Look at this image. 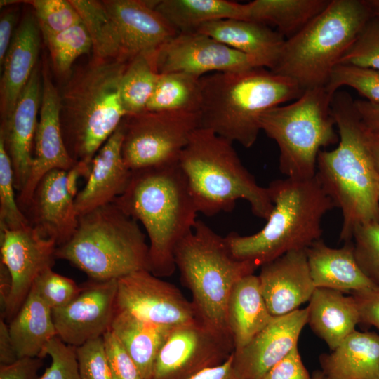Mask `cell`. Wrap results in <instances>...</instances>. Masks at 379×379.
<instances>
[{
    "label": "cell",
    "instance_id": "6da1fadb",
    "mask_svg": "<svg viewBox=\"0 0 379 379\" xmlns=\"http://www.w3.org/2000/svg\"><path fill=\"white\" fill-rule=\"evenodd\" d=\"M331 107L339 140L335 149L319 152L316 176L341 211L340 239L347 242L357 225L379 221V173L352 96L337 91Z\"/></svg>",
    "mask_w": 379,
    "mask_h": 379
},
{
    "label": "cell",
    "instance_id": "7a4b0ae2",
    "mask_svg": "<svg viewBox=\"0 0 379 379\" xmlns=\"http://www.w3.org/2000/svg\"><path fill=\"white\" fill-rule=\"evenodd\" d=\"M113 203L145 227L148 270L158 277L172 275L175 247L192 230L198 213L179 163L132 171Z\"/></svg>",
    "mask_w": 379,
    "mask_h": 379
},
{
    "label": "cell",
    "instance_id": "3957f363",
    "mask_svg": "<svg viewBox=\"0 0 379 379\" xmlns=\"http://www.w3.org/2000/svg\"><path fill=\"white\" fill-rule=\"evenodd\" d=\"M200 84L201 127L246 148L257 140L265 112L303 93L293 79L264 67L208 74Z\"/></svg>",
    "mask_w": 379,
    "mask_h": 379
},
{
    "label": "cell",
    "instance_id": "277c9868",
    "mask_svg": "<svg viewBox=\"0 0 379 379\" xmlns=\"http://www.w3.org/2000/svg\"><path fill=\"white\" fill-rule=\"evenodd\" d=\"M273 204L265 226L242 236L230 232L225 240L232 255L257 268L321 239L322 220L335 206L319 182L312 178L276 180L267 187Z\"/></svg>",
    "mask_w": 379,
    "mask_h": 379
},
{
    "label": "cell",
    "instance_id": "5b68a950",
    "mask_svg": "<svg viewBox=\"0 0 379 379\" xmlns=\"http://www.w3.org/2000/svg\"><path fill=\"white\" fill-rule=\"evenodd\" d=\"M232 144L200 127L182 152L178 163L197 210L213 216L232 211L236 202L243 199L256 217L267 220L273 208L268 187L258 184Z\"/></svg>",
    "mask_w": 379,
    "mask_h": 379
},
{
    "label": "cell",
    "instance_id": "8992f818",
    "mask_svg": "<svg viewBox=\"0 0 379 379\" xmlns=\"http://www.w3.org/2000/svg\"><path fill=\"white\" fill-rule=\"evenodd\" d=\"M128 62L92 58L65 86L60 96L62 133L67 152L76 163L91 164L127 116L120 82Z\"/></svg>",
    "mask_w": 379,
    "mask_h": 379
},
{
    "label": "cell",
    "instance_id": "52a82bcc",
    "mask_svg": "<svg viewBox=\"0 0 379 379\" xmlns=\"http://www.w3.org/2000/svg\"><path fill=\"white\" fill-rule=\"evenodd\" d=\"M373 15L369 0H330L303 29L284 41L270 70L293 79L303 91L326 86Z\"/></svg>",
    "mask_w": 379,
    "mask_h": 379
},
{
    "label": "cell",
    "instance_id": "ba28073f",
    "mask_svg": "<svg viewBox=\"0 0 379 379\" xmlns=\"http://www.w3.org/2000/svg\"><path fill=\"white\" fill-rule=\"evenodd\" d=\"M148 251L138 222L112 203L79 215L75 232L57 247L55 257L91 280L109 281L148 270Z\"/></svg>",
    "mask_w": 379,
    "mask_h": 379
},
{
    "label": "cell",
    "instance_id": "9c48e42d",
    "mask_svg": "<svg viewBox=\"0 0 379 379\" xmlns=\"http://www.w3.org/2000/svg\"><path fill=\"white\" fill-rule=\"evenodd\" d=\"M174 258L181 281L192 293L198 320L232 340L226 317L230 295L235 284L257 267L234 258L225 237L199 220L178 244Z\"/></svg>",
    "mask_w": 379,
    "mask_h": 379
},
{
    "label": "cell",
    "instance_id": "30bf717a",
    "mask_svg": "<svg viewBox=\"0 0 379 379\" xmlns=\"http://www.w3.org/2000/svg\"><path fill=\"white\" fill-rule=\"evenodd\" d=\"M333 96L325 86L307 89L291 104L262 115L261 131L277 143L279 170L286 178L314 177L319 152L338 142L331 107Z\"/></svg>",
    "mask_w": 379,
    "mask_h": 379
},
{
    "label": "cell",
    "instance_id": "8fae6325",
    "mask_svg": "<svg viewBox=\"0 0 379 379\" xmlns=\"http://www.w3.org/2000/svg\"><path fill=\"white\" fill-rule=\"evenodd\" d=\"M121 153L131 171L178 164L192 133L201 127L199 112H142L124 118Z\"/></svg>",
    "mask_w": 379,
    "mask_h": 379
},
{
    "label": "cell",
    "instance_id": "7c38bea8",
    "mask_svg": "<svg viewBox=\"0 0 379 379\" xmlns=\"http://www.w3.org/2000/svg\"><path fill=\"white\" fill-rule=\"evenodd\" d=\"M234 352L231 339L199 320L174 327L161 347L150 379H192L225 362Z\"/></svg>",
    "mask_w": 379,
    "mask_h": 379
},
{
    "label": "cell",
    "instance_id": "4fadbf2b",
    "mask_svg": "<svg viewBox=\"0 0 379 379\" xmlns=\"http://www.w3.org/2000/svg\"><path fill=\"white\" fill-rule=\"evenodd\" d=\"M116 309L145 321L176 327L197 321L192 302L175 285L141 270L117 279Z\"/></svg>",
    "mask_w": 379,
    "mask_h": 379
},
{
    "label": "cell",
    "instance_id": "5bb4252c",
    "mask_svg": "<svg viewBox=\"0 0 379 379\" xmlns=\"http://www.w3.org/2000/svg\"><path fill=\"white\" fill-rule=\"evenodd\" d=\"M154 62L159 74L184 72L198 78L262 67L255 58L199 32L178 33L154 52Z\"/></svg>",
    "mask_w": 379,
    "mask_h": 379
},
{
    "label": "cell",
    "instance_id": "9a60e30c",
    "mask_svg": "<svg viewBox=\"0 0 379 379\" xmlns=\"http://www.w3.org/2000/svg\"><path fill=\"white\" fill-rule=\"evenodd\" d=\"M56 243L32 225L1 230V262L12 279V290L3 319L8 323L18 313L38 276L52 268ZM2 319V318H1Z\"/></svg>",
    "mask_w": 379,
    "mask_h": 379
},
{
    "label": "cell",
    "instance_id": "2e32d148",
    "mask_svg": "<svg viewBox=\"0 0 379 379\" xmlns=\"http://www.w3.org/2000/svg\"><path fill=\"white\" fill-rule=\"evenodd\" d=\"M42 88L39 119L36 130L34 151L28 180L18 193L17 201L25 213L36 187L48 172L69 171L76 162L65 147L61 127V98L53 85L46 65L41 69Z\"/></svg>",
    "mask_w": 379,
    "mask_h": 379
},
{
    "label": "cell",
    "instance_id": "e0dca14e",
    "mask_svg": "<svg viewBox=\"0 0 379 379\" xmlns=\"http://www.w3.org/2000/svg\"><path fill=\"white\" fill-rule=\"evenodd\" d=\"M67 305L52 310L57 336L79 347L102 337L109 330L116 312L117 280H89Z\"/></svg>",
    "mask_w": 379,
    "mask_h": 379
},
{
    "label": "cell",
    "instance_id": "ac0fdd59",
    "mask_svg": "<svg viewBox=\"0 0 379 379\" xmlns=\"http://www.w3.org/2000/svg\"><path fill=\"white\" fill-rule=\"evenodd\" d=\"M307 324V308L274 317L246 346L232 352V365L240 379H261L298 346Z\"/></svg>",
    "mask_w": 379,
    "mask_h": 379
},
{
    "label": "cell",
    "instance_id": "d6986e66",
    "mask_svg": "<svg viewBox=\"0 0 379 379\" xmlns=\"http://www.w3.org/2000/svg\"><path fill=\"white\" fill-rule=\"evenodd\" d=\"M119 35L126 61L152 53L178 32L154 8V1H102Z\"/></svg>",
    "mask_w": 379,
    "mask_h": 379
},
{
    "label": "cell",
    "instance_id": "ffe728a7",
    "mask_svg": "<svg viewBox=\"0 0 379 379\" xmlns=\"http://www.w3.org/2000/svg\"><path fill=\"white\" fill-rule=\"evenodd\" d=\"M77 194L69 185L67 171L55 169L39 182L26 211L30 225L42 237L53 240L57 247L67 242L76 231Z\"/></svg>",
    "mask_w": 379,
    "mask_h": 379
},
{
    "label": "cell",
    "instance_id": "44dd1931",
    "mask_svg": "<svg viewBox=\"0 0 379 379\" xmlns=\"http://www.w3.org/2000/svg\"><path fill=\"white\" fill-rule=\"evenodd\" d=\"M41 88V70L36 65L11 116L1 123L0 140L11 159L18 193L22 191L29 176Z\"/></svg>",
    "mask_w": 379,
    "mask_h": 379
},
{
    "label": "cell",
    "instance_id": "7402d4cb",
    "mask_svg": "<svg viewBox=\"0 0 379 379\" xmlns=\"http://www.w3.org/2000/svg\"><path fill=\"white\" fill-rule=\"evenodd\" d=\"M260 267L261 292L274 317L300 309L317 288L310 275L306 249L288 252Z\"/></svg>",
    "mask_w": 379,
    "mask_h": 379
},
{
    "label": "cell",
    "instance_id": "603a6c76",
    "mask_svg": "<svg viewBox=\"0 0 379 379\" xmlns=\"http://www.w3.org/2000/svg\"><path fill=\"white\" fill-rule=\"evenodd\" d=\"M124 131V119L93 157L86 182L74 199L79 215L113 203L126 189L132 171L121 153Z\"/></svg>",
    "mask_w": 379,
    "mask_h": 379
},
{
    "label": "cell",
    "instance_id": "cb8c5ba5",
    "mask_svg": "<svg viewBox=\"0 0 379 379\" xmlns=\"http://www.w3.org/2000/svg\"><path fill=\"white\" fill-rule=\"evenodd\" d=\"M41 33L34 12L24 15L14 32L2 64L1 123L5 122L11 116L22 91L36 66Z\"/></svg>",
    "mask_w": 379,
    "mask_h": 379
},
{
    "label": "cell",
    "instance_id": "d4e9b609",
    "mask_svg": "<svg viewBox=\"0 0 379 379\" xmlns=\"http://www.w3.org/2000/svg\"><path fill=\"white\" fill-rule=\"evenodd\" d=\"M306 255L316 288L352 293L375 285L359 267L351 241L335 248L320 239L306 249Z\"/></svg>",
    "mask_w": 379,
    "mask_h": 379
},
{
    "label": "cell",
    "instance_id": "484cf974",
    "mask_svg": "<svg viewBox=\"0 0 379 379\" xmlns=\"http://www.w3.org/2000/svg\"><path fill=\"white\" fill-rule=\"evenodd\" d=\"M195 32L255 58L262 67L271 69L285 39L268 26L240 19H222L201 26Z\"/></svg>",
    "mask_w": 379,
    "mask_h": 379
},
{
    "label": "cell",
    "instance_id": "4316f807",
    "mask_svg": "<svg viewBox=\"0 0 379 379\" xmlns=\"http://www.w3.org/2000/svg\"><path fill=\"white\" fill-rule=\"evenodd\" d=\"M319 362L324 379H379V334L355 330Z\"/></svg>",
    "mask_w": 379,
    "mask_h": 379
},
{
    "label": "cell",
    "instance_id": "83f0119b",
    "mask_svg": "<svg viewBox=\"0 0 379 379\" xmlns=\"http://www.w3.org/2000/svg\"><path fill=\"white\" fill-rule=\"evenodd\" d=\"M226 317L234 351L246 346L273 319L262 294L258 275H246L235 284Z\"/></svg>",
    "mask_w": 379,
    "mask_h": 379
},
{
    "label": "cell",
    "instance_id": "f1b7e54d",
    "mask_svg": "<svg viewBox=\"0 0 379 379\" xmlns=\"http://www.w3.org/2000/svg\"><path fill=\"white\" fill-rule=\"evenodd\" d=\"M307 324L312 331L334 350L360 323L352 295L324 288H317L309 300Z\"/></svg>",
    "mask_w": 379,
    "mask_h": 379
},
{
    "label": "cell",
    "instance_id": "f546056e",
    "mask_svg": "<svg viewBox=\"0 0 379 379\" xmlns=\"http://www.w3.org/2000/svg\"><path fill=\"white\" fill-rule=\"evenodd\" d=\"M173 328L116 309L109 330L135 362L142 378L150 379L157 356Z\"/></svg>",
    "mask_w": 379,
    "mask_h": 379
},
{
    "label": "cell",
    "instance_id": "4dcf8cb0",
    "mask_svg": "<svg viewBox=\"0 0 379 379\" xmlns=\"http://www.w3.org/2000/svg\"><path fill=\"white\" fill-rule=\"evenodd\" d=\"M8 324L19 358H41L46 344L57 336L52 310L32 288Z\"/></svg>",
    "mask_w": 379,
    "mask_h": 379
},
{
    "label": "cell",
    "instance_id": "1f68e13d",
    "mask_svg": "<svg viewBox=\"0 0 379 379\" xmlns=\"http://www.w3.org/2000/svg\"><path fill=\"white\" fill-rule=\"evenodd\" d=\"M154 8L178 33L195 32L203 25L222 19L247 20L246 4L227 0L154 1Z\"/></svg>",
    "mask_w": 379,
    "mask_h": 379
},
{
    "label": "cell",
    "instance_id": "d6a6232c",
    "mask_svg": "<svg viewBox=\"0 0 379 379\" xmlns=\"http://www.w3.org/2000/svg\"><path fill=\"white\" fill-rule=\"evenodd\" d=\"M330 0H254L247 3V20L273 25L288 39L328 6Z\"/></svg>",
    "mask_w": 379,
    "mask_h": 379
},
{
    "label": "cell",
    "instance_id": "836d02e7",
    "mask_svg": "<svg viewBox=\"0 0 379 379\" xmlns=\"http://www.w3.org/2000/svg\"><path fill=\"white\" fill-rule=\"evenodd\" d=\"M201 102L200 78L184 72L163 73L145 111L199 112Z\"/></svg>",
    "mask_w": 379,
    "mask_h": 379
},
{
    "label": "cell",
    "instance_id": "e575fe53",
    "mask_svg": "<svg viewBox=\"0 0 379 379\" xmlns=\"http://www.w3.org/2000/svg\"><path fill=\"white\" fill-rule=\"evenodd\" d=\"M69 1L90 35L93 58L127 62L117 32L102 1Z\"/></svg>",
    "mask_w": 379,
    "mask_h": 379
},
{
    "label": "cell",
    "instance_id": "d590c367",
    "mask_svg": "<svg viewBox=\"0 0 379 379\" xmlns=\"http://www.w3.org/2000/svg\"><path fill=\"white\" fill-rule=\"evenodd\" d=\"M154 52L134 57L122 75L120 96L127 116L144 112L154 92L160 75L154 62Z\"/></svg>",
    "mask_w": 379,
    "mask_h": 379
},
{
    "label": "cell",
    "instance_id": "8d00e7d4",
    "mask_svg": "<svg viewBox=\"0 0 379 379\" xmlns=\"http://www.w3.org/2000/svg\"><path fill=\"white\" fill-rule=\"evenodd\" d=\"M55 72L67 74L75 60L92 51V41L83 22L55 34H41Z\"/></svg>",
    "mask_w": 379,
    "mask_h": 379
},
{
    "label": "cell",
    "instance_id": "74e56055",
    "mask_svg": "<svg viewBox=\"0 0 379 379\" xmlns=\"http://www.w3.org/2000/svg\"><path fill=\"white\" fill-rule=\"evenodd\" d=\"M344 86L355 89L367 101L379 103V69L338 64L333 69L325 88L333 95Z\"/></svg>",
    "mask_w": 379,
    "mask_h": 379
},
{
    "label": "cell",
    "instance_id": "f35d334b",
    "mask_svg": "<svg viewBox=\"0 0 379 379\" xmlns=\"http://www.w3.org/2000/svg\"><path fill=\"white\" fill-rule=\"evenodd\" d=\"M13 171L11 159L0 140V228L15 230L30 225L15 197Z\"/></svg>",
    "mask_w": 379,
    "mask_h": 379
},
{
    "label": "cell",
    "instance_id": "ab89813d",
    "mask_svg": "<svg viewBox=\"0 0 379 379\" xmlns=\"http://www.w3.org/2000/svg\"><path fill=\"white\" fill-rule=\"evenodd\" d=\"M352 239L359 267L375 285L379 286V221L357 225Z\"/></svg>",
    "mask_w": 379,
    "mask_h": 379
},
{
    "label": "cell",
    "instance_id": "60d3db41",
    "mask_svg": "<svg viewBox=\"0 0 379 379\" xmlns=\"http://www.w3.org/2000/svg\"><path fill=\"white\" fill-rule=\"evenodd\" d=\"M30 5L41 34H55L82 22L69 0L24 1Z\"/></svg>",
    "mask_w": 379,
    "mask_h": 379
},
{
    "label": "cell",
    "instance_id": "b9f144b4",
    "mask_svg": "<svg viewBox=\"0 0 379 379\" xmlns=\"http://www.w3.org/2000/svg\"><path fill=\"white\" fill-rule=\"evenodd\" d=\"M32 288L53 310L72 302L81 293L83 287L72 279L48 268L38 276Z\"/></svg>",
    "mask_w": 379,
    "mask_h": 379
},
{
    "label": "cell",
    "instance_id": "7bdbcfd3",
    "mask_svg": "<svg viewBox=\"0 0 379 379\" xmlns=\"http://www.w3.org/2000/svg\"><path fill=\"white\" fill-rule=\"evenodd\" d=\"M339 64L379 69V18L368 20Z\"/></svg>",
    "mask_w": 379,
    "mask_h": 379
},
{
    "label": "cell",
    "instance_id": "ee69618b",
    "mask_svg": "<svg viewBox=\"0 0 379 379\" xmlns=\"http://www.w3.org/2000/svg\"><path fill=\"white\" fill-rule=\"evenodd\" d=\"M47 355L50 356L51 363L39 379H81L75 347L55 336L46 344L41 358Z\"/></svg>",
    "mask_w": 379,
    "mask_h": 379
},
{
    "label": "cell",
    "instance_id": "f6af8a7d",
    "mask_svg": "<svg viewBox=\"0 0 379 379\" xmlns=\"http://www.w3.org/2000/svg\"><path fill=\"white\" fill-rule=\"evenodd\" d=\"M81 379H113L102 337L76 347Z\"/></svg>",
    "mask_w": 379,
    "mask_h": 379
},
{
    "label": "cell",
    "instance_id": "bcb514c9",
    "mask_svg": "<svg viewBox=\"0 0 379 379\" xmlns=\"http://www.w3.org/2000/svg\"><path fill=\"white\" fill-rule=\"evenodd\" d=\"M113 379H143L136 364L109 330L102 336Z\"/></svg>",
    "mask_w": 379,
    "mask_h": 379
},
{
    "label": "cell",
    "instance_id": "7dc6e473",
    "mask_svg": "<svg viewBox=\"0 0 379 379\" xmlns=\"http://www.w3.org/2000/svg\"><path fill=\"white\" fill-rule=\"evenodd\" d=\"M261 379H312L298 346L272 366Z\"/></svg>",
    "mask_w": 379,
    "mask_h": 379
},
{
    "label": "cell",
    "instance_id": "c3c4849f",
    "mask_svg": "<svg viewBox=\"0 0 379 379\" xmlns=\"http://www.w3.org/2000/svg\"><path fill=\"white\" fill-rule=\"evenodd\" d=\"M360 323L373 326L379 330V286L352 293Z\"/></svg>",
    "mask_w": 379,
    "mask_h": 379
},
{
    "label": "cell",
    "instance_id": "681fc988",
    "mask_svg": "<svg viewBox=\"0 0 379 379\" xmlns=\"http://www.w3.org/2000/svg\"><path fill=\"white\" fill-rule=\"evenodd\" d=\"M43 359L35 357L18 358L9 364H0V379H39L38 372Z\"/></svg>",
    "mask_w": 379,
    "mask_h": 379
},
{
    "label": "cell",
    "instance_id": "f907efd6",
    "mask_svg": "<svg viewBox=\"0 0 379 379\" xmlns=\"http://www.w3.org/2000/svg\"><path fill=\"white\" fill-rule=\"evenodd\" d=\"M18 10L15 8H6L1 14L0 18V65L1 67L6 54L10 46L13 28L18 19Z\"/></svg>",
    "mask_w": 379,
    "mask_h": 379
},
{
    "label": "cell",
    "instance_id": "816d5d0a",
    "mask_svg": "<svg viewBox=\"0 0 379 379\" xmlns=\"http://www.w3.org/2000/svg\"><path fill=\"white\" fill-rule=\"evenodd\" d=\"M354 106L365 128L371 133L379 134V103L354 100Z\"/></svg>",
    "mask_w": 379,
    "mask_h": 379
},
{
    "label": "cell",
    "instance_id": "f5cc1de1",
    "mask_svg": "<svg viewBox=\"0 0 379 379\" xmlns=\"http://www.w3.org/2000/svg\"><path fill=\"white\" fill-rule=\"evenodd\" d=\"M8 324L4 319L0 320V364H9L18 359Z\"/></svg>",
    "mask_w": 379,
    "mask_h": 379
},
{
    "label": "cell",
    "instance_id": "db71d44e",
    "mask_svg": "<svg viewBox=\"0 0 379 379\" xmlns=\"http://www.w3.org/2000/svg\"><path fill=\"white\" fill-rule=\"evenodd\" d=\"M232 354L223 364L205 369L192 379H240L233 367Z\"/></svg>",
    "mask_w": 379,
    "mask_h": 379
},
{
    "label": "cell",
    "instance_id": "11a10c76",
    "mask_svg": "<svg viewBox=\"0 0 379 379\" xmlns=\"http://www.w3.org/2000/svg\"><path fill=\"white\" fill-rule=\"evenodd\" d=\"M12 290V279L11 274L3 264L0 263V305L1 314H4Z\"/></svg>",
    "mask_w": 379,
    "mask_h": 379
},
{
    "label": "cell",
    "instance_id": "9f6ffc18",
    "mask_svg": "<svg viewBox=\"0 0 379 379\" xmlns=\"http://www.w3.org/2000/svg\"><path fill=\"white\" fill-rule=\"evenodd\" d=\"M366 134L369 150L375 166L379 173V134L371 133L366 129Z\"/></svg>",
    "mask_w": 379,
    "mask_h": 379
},
{
    "label": "cell",
    "instance_id": "6f0895ef",
    "mask_svg": "<svg viewBox=\"0 0 379 379\" xmlns=\"http://www.w3.org/2000/svg\"><path fill=\"white\" fill-rule=\"evenodd\" d=\"M373 16L379 18V0H369Z\"/></svg>",
    "mask_w": 379,
    "mask_h": 379
},
{
    "label": "cell",
    "instance_id": "680465c9",
    "mask_svg": "<svg viewBox=\"0 0 379 379\" xmlns=\"http://www.w3.org/2000/svg\"><path fill=\"white\" fill-rule=\"evenodd\" d=\"M312 379H324L321 370L314 371L312 375Z\"/></svg>",
    "mask_w": 379,
    "mask_h": 379
}]
</instances>
